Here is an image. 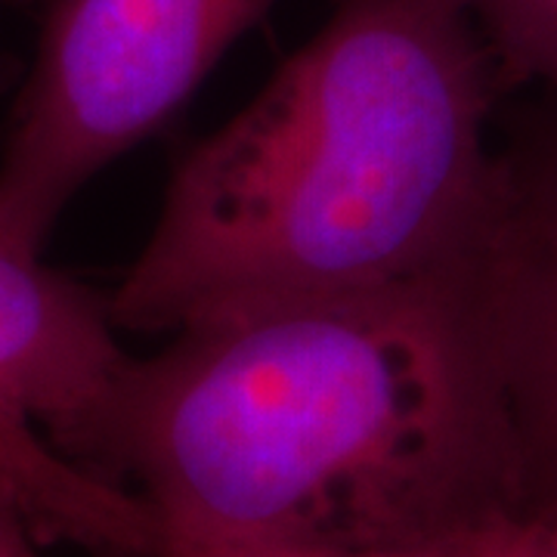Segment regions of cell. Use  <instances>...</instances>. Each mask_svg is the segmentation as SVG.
<instances>
[{
	"label": "cell",
	"mask_w": 557,
	"mask_h": 557,
	"mask_svg": "<svg viewBox=\"0 0 557 557\" xmlns=\"http://www.w3.org/2000/svg\"><path fill=\"white\" fill-rule=\"evenodd\" d=\"M505 90L468 0H338L174 164L109 298L119 332L177 335L486 258L505 208Z\"/></svg>",
	"instance_id": "cell-2"
},
{
	"label": "cell",
	"mask_w": 557,
	"mask_h": 557,
	"mask_svg": "<svg viewBox=\"0 0 557 557\" xmlns=\"http://www.w3.org/2000/svg\"><path fill=\"white\" fill-rule=\"evenodd\" d=\"M0 557H44L40 536L0 490Z\"/></svg>",
	"instance_id": "cell-9"
},
{
	"label": "cell",
	"mask_w": 557,
	"mask_h": 557,
	"mask_svg": "<svg viewBox=\"0 0 557 557\" xmlns=\"http://www.w3.org/2000/svg\"><path fill=\"white\" fill-rule=\"evenodd\" d=\"M278 0H47L0 146V242L44 255L65 208L156 137Z\"/></svg>",
	"instance_id": "cell-3"
},
{
	"label": "cell",
	"mask_w": 557,
	"mask_h": 557,
	"mask_svg": "<svg viewBox=\"0 0 557 557\" xmlns=\"http://www.w3.org/2000/svg\"><path fill=\"white\" fill-rule=\"evenodd\" d=\"M152 557H453L437 548H338V545H218L161 536Z\"/></svg>",
	"instance_id": "cell-8"
},
{
	"label": "cell",
	"mask_w": 557,
	"mask_h": 557,
	"mask_svg": "<svg viewBox=\"0 0 557 557\" xmlns=\"http://www.w3.org/2000/svg\"><path fill=\"white\" fill-rule=\"evenodd\" d=\"M456 557H557V502L478 520L453 542Z\"/></svg>",
	"instance_id": "cell-7"
},
{
	"label": "cell",
	"mask_w": 557,
	"mask_h": 557,
	"mask_svg": "<svg viewBox=\"0 0 557 557\" xmlns=\"http://www.w3.org/2000/svg\"><path fill=\"white\" fill-rule=\"evenodd\" d=\"M131 354L109 298L0 242V490L40 542L102 545L127 498L65 456Z\"/></svg>",
	"instance_id": "cell-4"
},
{
	"label": "cell",
	"mask_w": 557,
	"mask_h": 557,
	"mask_svg": "<svg viewBox=\"0 0 557 557\" xmlns=\"http://www.w3.org/2000/svg\"><path fill=\"white\" fill-rule=\"evenodd\" d=\"M505 208L493 300L520 505L557 502V112L502 149Z\"/></svg>",
	"instance_id": "cell-5"
},
{
	"label": "cell",
	"mask_w": 557,
	"mask_h": 557,
	"mask_svg": "<svg viewBox=\"0 0 557 557\" xmlns=\"http://www.w3.org/2000/svg\"><path fill=\"white\" fill-rule=\"evenodd\" d=\"M3 3H10V7H28V3H35V0H3Z\"/></svg>",
	"instance_id": "cell-11"
},
{
	"label": "cell",
	"mask_w": 557,
	"mask_h": 557,
	"mask_svg": "<svg viewBox=\"0 0 557 557\" xmlns=\"http://www.w3.org/2000/svg\"><path fill=\"white\" fill-rule=\"evenodd\" d=\"M505 84L557 87V0H468Z\"/></svg>",
	"instance_id": "cell-6"
},
{
	"label": "cell",
	"mask_w": 557,
	"mask_h": 557,
	"mask_svg": "<svg viewBox=\"0 0 557 557\" xmlns=\"http://www.w3.org/2000/svg\"><path fill=\"white\" fill-rule=\"evenodd\" d=\"M0 7H7L3 0H0ZM22 65L13 60V53L3 47V40H0V87H7V84H13V81L20 78Z\"/></svg>",
	"instance_id": "cell-10"
},
{
	"label": "cell",
	"mask_w": 557,
	"mask_h": 557,
	"mask_svg": "<svg viewBox=\"0 0 557 557\" xmlns=\"http://www.w3.org/2000/svg\"><path fill=\"white\" fill-rule=\"evenodd\" d=\"M90 557H134V555H121V552H102V555H90Z\"/></svg>",
	"instance_id": "cell-12"
},
{
	"label": "cell",
	"mask_w": 557,
	"mask_h": 557,
	"mask_svg": "<svg viewBox=\"0 0 557 557\" xmlns=\"http://www.w3.org/2000/svg\"><path fill=\"white\" fill-rule=\"evenodd\" d=\"M490 263L189 325L127 359L65 456L159 539L434 545L520 505Z\"/></svg>",
	"instance_id": "cell-1"
}]
</instances>
